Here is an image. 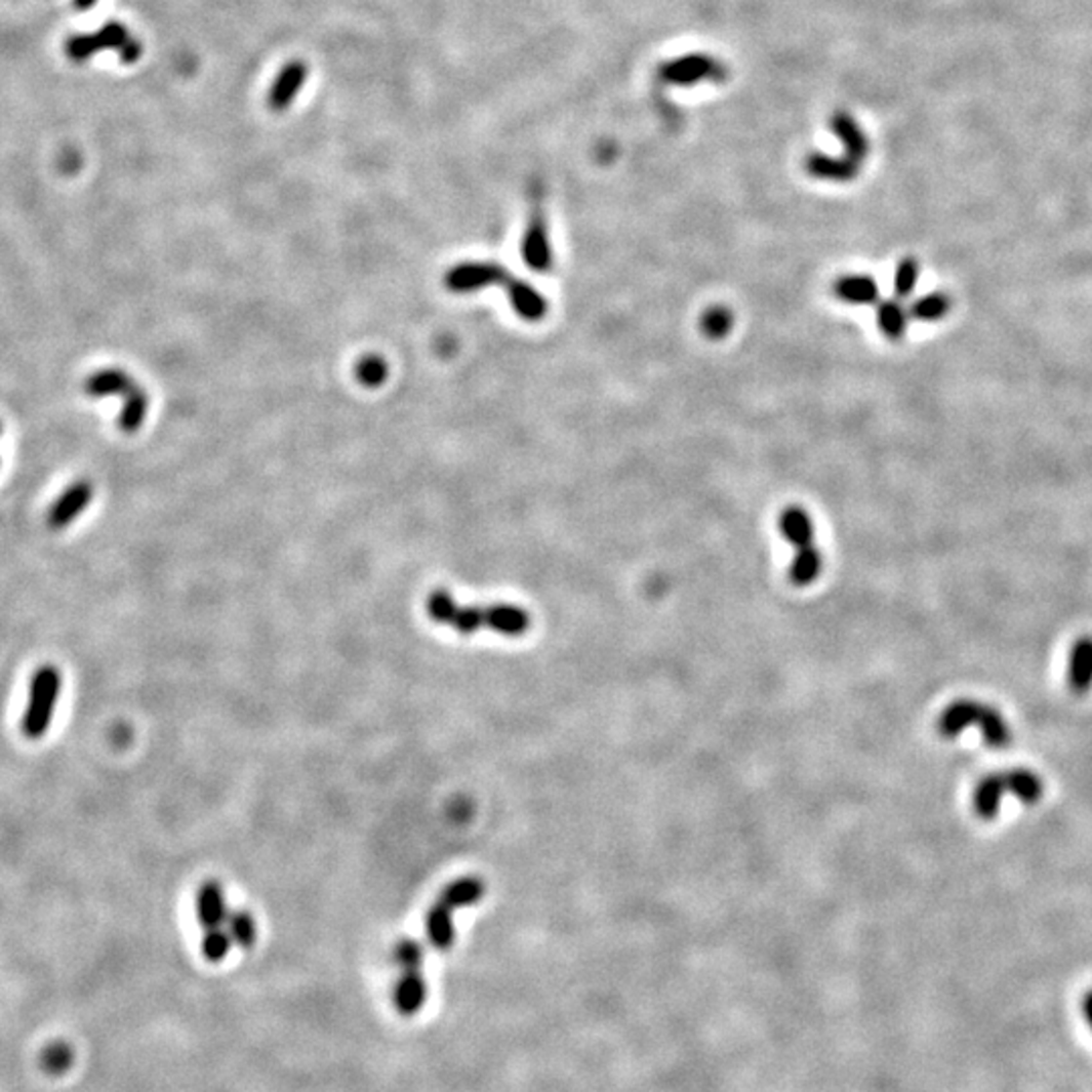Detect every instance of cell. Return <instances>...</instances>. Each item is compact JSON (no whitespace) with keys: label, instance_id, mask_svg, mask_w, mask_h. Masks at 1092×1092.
I'll list each match as a JSON object with an SVG mask.
<instances>
[{"label":"cell","instance_id":"52a82bcc","mask_svg":"<svg viewBox=\"0 0 1092 1092\" xmlns=\"http://www.w3.org/2000/svg\"><path fill=\"white\" fill-rule=\"evenodd\" d=\"M507 293H509L510 304H512V310L522 318V320H528V322H538L547 316L549 312V301L547 297L536 290L532 284L520 280V278H510L507 282Z\"/></svg>","mask_w":1092,"mask_h":1092},{"label":"cell","instance_id":"d590c367","mask_svg":"<svg viewBox=\"0 0 1092 1092\" xmlns=\"http://www.w3.org/2000/svg\"><path fill=\"white\" fill-rule=\"evenodd\" d=\"M73 2H75V6H77L79 10H87V8H91L97 0H73Z\"/></svg>","mask_w":1092,"mask_h":1092},{"label":"cell","instance_id":"d4e9b609","mask_svg":"<svg viewBox=\"0 0 1092 1092\" xmlns=\"http://www.w3.org/2000/svg\"><path fill=\"white\" fill-rule=\"evenodd\" d=\"M225 927H227V933H229L233 945L247 948V946L255 943L257 925H255V919L249 913H245V911L229 913Z\"/></svg>","mask_w":1092,"mask_h":1092},{"label":"cell","instance_id":"ac0fdd59","mask_svg":"<svg viewBox=\"0 0 1092 1092\" xmlns=\"http://www.w3.org/2000/svg\"><path fill=\"white\" fill-rule=\"evenodd\" d=\"M779 532L790 544L796 547V551L813 544V522H811V516L800 507H790V509L781 512V516H779Z\"/></svg>","mask_w":1092,"mask_h":1092},{"label":"cell","instance_id":"6da1fadb","mask_svg":"<svg viewBox=\"0 0 1092 1092\" xmlns=\"http://www.w3.org/2000/svg\"><path fill=\"white\" fill-rule=\"evenodd\" d=\"M64 688V674L57 665H41L29 686V702L21 721V732L29 740H41L53 723L55 706Z\"/></svg>","mask_w":1092,"mask_h":1092},{"label":"cell","instance_id":"484cf974","mask_svg":"<svg viewBox=\"0 0 1092 1092\" xmlns=\"http://www.w3.org/2000/svg\"><path fill=\"white\" fill-rule=\"evenodd\" d=\"M73 1050L70 1048V1044L66 1042H51L49 1046H45V1050L41 1052V1068L51 1075V1077H62L66 1075L73 1064Z\"/></svg>","mask_w":1092,"mask_h":1092},{"label":"cell","instance_id":"cb8c5ba5","mask_svg":"<svg viewBox=\"0 0 1092 1092\" xmlns=\"http://www.w3.org/2000/svg\"><path fill=\"white\" fill-rule=\"evenodd\" d=\"M951 310V297L943 291H933L927 295H921L908 310L911 318L917 322H939L943 320Z\"/></svg>","mask_w":1092,"mask_h":1092},{"label":"cell","instance_id":"4316f807","mask_svg":"<svg viewBox=\"0 0 1092 1092\" xmlns=\"http://www.w3.org/2000/svg\"><path fill=\"white\" fill-rule=\"evenodd\" d=\"M732 322H734V316L727 306H711L700 316V330L711 340H721L732 330Z\"/></svg>","mask_w":1092,"mask_h":1092},{"label":"cell","instance_id":"277c9868","mask_svg":"<svg viewBox=\"0 0 1092 1092\" xmlns=\"http://www.w3.org/2000/svg\"><path fill=\"white\" fill-rule=\"evenodd\" d=\"M522 259L524 264L538 274H547L553 268V247L549 239V229L540 213L530 218L524 239H522Z\"/></svg>","mask_w":1092,"mask_h":1092},{"label":"cell","instance_id":"7402d4cb","mask_svg":"<svg viewBox=\"0 0 1092 1092\" xmlns=\"http://www.w3.org/2000/svg\"><path fill=\"white\" fill-rule=\"evenodd\" d=\"M977 728L983 736V742L989 746V749H1006L1010 746L1012 742V728L1008 725V721L1004 719V715L992 706H983V713H981V719L977 723Z\"/></svg>","mask_w":1092,"mask_h":1092},{"label":"cell","instance_id":"8d00e7d4","mask_svg":"<svg viewBox=\"0 0 1092 1092\" xmlns=\"http://www.w3.org/2000/svg\"><path fill=\"white\" fill-rule=\"evenodd\" d=\"M0 434H2V426H0Z\"/></svg>","mask_w":1092,"mask_h":1092},{"label":"cell","instance_id":"5b68a950","mask_svg":"<svg viewBox=\"0 0 1092 1092\" xmlns=\"http://www.w3.org/2000/svg\"><path fill=\"white\" fill-rule=\"evenodd\" d=\"M91 498H93V486L89 482L85 480L73 482L72 486L55 500V504L49 510L47 524L53 530L68 528L72 522L77 520V516L89 507Z\"/></svg>","mask_w":1092,"mask_h":1092},{"label":"cell","instance_id":"4dcf8cb0","mask_svg":"<svg viewBox=\"0 0 1092 1092\" xmlns=\"http://www.w3.org/2000/svg\"><path fill=\"white\" fill-rule=\"evenodd\" d=\"M355 374H357V378H359L361 385L372 389V387H378V385H382V382L387 380V376H389V364H387V361H385L382 357H378V355H368V357H363V359L357 363V366H355Z\"/></svg>","mask_w":1092,"mask_h":1092},{"label":"cell","instance_id":"f1b7e54d","mask_svg":"<svg viewBox=\"0 0 1092 1092\" xmlns=\"http://www.w3.org/2000/svg\"><path fill=\"white\" fill-rule=\"evenodd\" d=\"M451 628L461 636H472L478 630L488 628V607H478V605L457 607Z\"/></svg>","mask_w":1092,"mask_h":1092},{"label":"cell","instance_id":"836d02e7","mask_svg":"<svg viewBox=\"0 0 1092 1092\" xmlns=\"http://www.w3.org/2000/svg\"><path fill=\"white\" fill-rule=\"evenodd\" d=\"M140 57H143V43H140V41H134V39H130V41L124 45V49L120 51V59H122L126 66L136 64Z\"/></svg>","mask_w":1092,"mask_h":1092},{"label":"cell","instance_id":"f546056e","mask_svg":"<svg viewBox=\"0 0 1092 1092\" xmlns=\"http://www.w3.org/2000/svg\"><path fill=\"white\" fill-rule=\"evenodd\" d=\"M457 607L459 605L455 603L453 595L445 589H437L428 597V613L436 623H441V625H451L457 613Z\"/></svg>","mask_w":1092,"mask_h":1092},{"label":"cell","instance_id":"5bb4252c","mask_svg":"<svg viewBox=\"0 0 1092 1092\" xmlns=\"http://www.w3.org/2000/svg\"><path fill=\"white\" fill-rule=\"evenodd\" d=\"M488 630L500 636L520 638L530 630V613L509 603L488 605Z\"/></svg>","mask_w":1092,"mask_h":1092},{"label":"cell","instance_id":"e575fe53","mask_svg":"<svg viewBox=\"0 0 1092 1092\" xmlns=\"http://www.w3.org/2000/svg\"><path fill=\"white\" fill-rule=\"evenodd\" d=\"M1083 1016H1085L1092 1029V989H1089L1085 994V998H1083Z\"/></svg>","mask_w":1092,"mask_h":1092},{"label":"cell","instance_id":"9a60e30c","mask_svg":"<svg viewBox=\"0 0 1092 1092\" xmlns=\"http://www.w3.org/2000/svg\"><path fill=\"white\" fill-rule=\"evenodd\" d=\"M484 894H486V884L482 878L463 876V878L453 880L441 890L439 902L451 911H457V908H466V906L480 902Z\"/></svg>","mask_w":1092,"mask_h":1092},{"label":"cell","instance_id":"7c38bea8","mask_svg":"<svg viewBox=\"0 0 1092 1092\" xmlns=\"http://www.w3.org/2000/svg\"><path fill=\"white\" fill-rule=\"evenodd\" d=\"M1068 686L1079 696L1092 690V636L1079 638L1070 648Z\"/></svg>","mask_w":1092,"mask_h":1092},{"label":"cell","instance_id":"8992f818","mask_svg":"<svg viewBox=\"0 0 1092 1092\" xmlns=\"http://www.w3.org/2000/svg\"><path fill=\"white\" fill-rule=\"evenodd\" d=\"M306 79H308V66L304 62H297L293 59L290 64H286L280 73L276 75L272 87H270V93H268V104L274 112H284L288 110L295 95L304 89L306 85Z\"/></svg>","mask_w":1092,"mask_h":1092},{"label":"cell","instance_id":"44dd1931","mask_svg":"<svg viewBox=\"0 0 1092 1092\" xmlns=\"http://www.w3.org/2000/svg\"><path fill=\"white\" fill-rule=\"evenodd\" d=\"M823 557L815 544L798 549L790 567V579L796 587H807L821 575Z\"/></svg>","mask_w":1092,"mask_h":1092},{"label":"cell","instance_id":"3957f363","mask_svg":"<svg viewBox=\"0 0 1092 1092\" xmlns=\"http://www.w3.org/2000/svg\"><path fill=\"white\" fill-rule=\"evenodd\" d=\"M512 274H509L500 264L492 261H468L459 264L445 276V286L455 293H468V291L482 290L488 286H500L509 282Z\"/></svg>","mask_w":1092,"mask_h":1092},{"label":"cell","instance_id":"d6986e66","mask_svg":"<svg viewBox=\"0 0 1092 1092\" xmlns=\"http://www.w3.org/2000/svg\"><path fill=\"white\" fill-rule=\"evenodd\" d=\"M451 913H453L451 908H447L445 904L437 900L426 917L428 939L439 951H447L455 941V927H453Z\"/></svg>","mask_w":1092,"mask_h":1092},{"label":"cell","instance_id":"ba28073f","mask_svg":"<svg viewBox=\"0 0 1092 1092\" xmlns=\"http://www.w3.org/2000/svg\"><path fill=\"white\" fill-rule=\"evenodd\" d=\"M227 917H229V911H227L223 886L215 880L205 882L197 892V919L201 927L205 931L220 929L227 923Z\"/></svg>","mask_w":1092,"mask_h":1092},{"label":"cell","instance_id":"4fadbf2b","mask_svg":"<svg viewBox=\"0 0 1092 1092\" xmlns=\"http://www.w3.org/2000/svg\"><path fill=\"white\" fill-rule=\"evenodd\" d=\"M426 1000H428V983L423 975L419 971L403 973L393 989L395 1008L403 1016H413L426 1006Z\"/></svg>","mask_w":1092,"mask_h":1092},{"label":"cell","instance_id":"603a6c76","mask_svg":"<svg viewBox=\"0 0 1092 1092\" xmlns=\"http://www.w3.org/2000/svg\"><path fill=\"white\" fill-rule=\"evenodd\" d=\"M126 403L120 411V417H118V426L124 434H136L143 423H145L146 413H148V395L143 391V387L138 385L130 395L124 397Z\"/></svg>","mask_w":1092,"mask_h":1092},{"label":"cell","instance_id":"e0dca14e","mask_svg":"<svg viewBox=\"0 0 1092 1092\" xmlns=\"http://www.w3.org/2000/svg\"><path fill=\"white\" fill-rule=\"evenodd\" d=\"M834 293L842 301L856 304V306H873V304H878V297H880L878 284L874 282V278L864 276V274H852V276L838 278L834 284Z\"/></svg>","mask_w":1092,"mask_h":1092},{"label":"cell","instance_id":"ffe728a7","mask_svg":"<svg viewBox=\"0 0 1092 1092\" xmlns=\"http://www.w3.org/2000/svg\"><path fill=\"white\" fill-rule=\"evenodd\" d=\"M1004 779H1006L1008 794H1012L1016 800L1025 805H1034L1044 798V781L1040 779L1038 773L1029 769L1008 771L1004 773Z\"/></svg>","mask_w":1092,"mask_h":1092},{"label":"cell","instance_id":"2e32d148","mask_svg":"<svg viewBox=\"0 0 1092 1092\" xmlns=\"http://www.w3.org/2000/svg\"><path fill=\"white\" fill-rule=\"evenodd\" d=\"M908 318L911 314L898 297L882 299L876 306V324L880 332L892 342H898L904 338L906 328H908Z\"/></svg>","mask_w":1092,"mask_h":1092},{"label":"cell","instance_id":"9c48e42d","mask_svg":"<svg viewBox=\"0 0 1092 1092\" xmlns=\"http://www.w3.org/2000/svg\"><path fill=\"white\" fill-rule=\"evenodd\" d=\"M983 706L985 704L975 702L971 698H961V700L951 702L945 711L941 713L939 723H937L941 736L955 738L963 730H967L969 727H977V723L981 719V713H983Z\"/></svg>","mask_w":1092,"mask_h":1092},{"label":"cell","instance_id":"8fae6325","mask_svg":"<svg viewBox=\"0 0 1092 1092\" xmlns=\"http://www.w3.org/2000/svg\"><path fill=\"white\" fill-rule=\"evenodd\" d=\"M1008 794L1006 790V779H1004V773L1000 775H987L983 777L975 790H973V796H971V803H973V811L979 819L983 821H992L1000 815V807H1002V801L1004 796Z\"/></svg>","mask_w":1092,"mask_h":1092},{"label":"cell","instance_id":"d6a6232c","mask_svg":"<svg viewBox=\"0 0 1092 1092\" xmlns=\"http://www.w3.org/2000/svg\"><path fill=\"white\" fill-rule=\"evenodd\" d=\"M231 945H233V941H231L227 929L220 927V929H209L205 933V937L201 941V951H203V957L207 961L218 963V961H223L229 955Z\"/></svg>","mask_w":1092,"mask_h":1092},{"label":"cell","instance_id":"30bf717a","mask_svg":"<svg viewBox=\"0 0 1092 1092\" xmlns=\"http://www.w3.org/2000/svg\"><path fill=\"white\" fill-rule=\"evenodd\" d=\"M138 385L134 382V378L126 372V370H120V368H102L97 372H93L85 385H83V391L85 395L93 397V399H102V397H114V395H120V397H126L130 395Z\"/></svg>","mask_w":1092,"mask_h":1092},{"label":"cell","instance_id":"1f68e13d","mask_svg":"<svg viewBox=\"0 0 1092 1092\" xmlns=\"http://www.w3.org/2000/svg\"><path fill=\"white\" fill-rule=\"evenodd\" d=\"M395 963L403 969V973H411V971H419L423 961H426V951L423 945L415 939H403L399 941L395 946Z\"/></svg>","mask_w":1092,"mask_h":1092},{"label":"cell","instance_id":"7a4b0ae2","mask_svg":"<svg viewBox=\"0 0 1092 1092\" xmlns=\"http://www.w3.org/2000/svg\"><path fill=\"white\" fill-rule=\"evenodd\" d=\"M130 33L124 25L120 23H108L104 25L102 29H97L95 33H87V35H73L68 39L66 43V55L75 62V64H81V62H87L89 57L97 55L99 51H108V49H116V51H122L124 45L130 41Z\"/></svg>","mask_w":1092,"mask_h":1092},{"label":"cell","instance_id":"83f0119b","mask_svg":"<svg viewBox=\"0 0 1092 1092\" xmlns=\"http://www.w3.org/2000/svg\"><path fill=\"white\" fill-rule=\"evenodd\" d=\"M919 278H921V266L915 257H904L898 261L896 270H894V280H892V288H894V297L898 299H906L913 295V291L917 290V284H919Z\"/></svg>","mask_w":1092,"mask_h":1092}]
</instances>
